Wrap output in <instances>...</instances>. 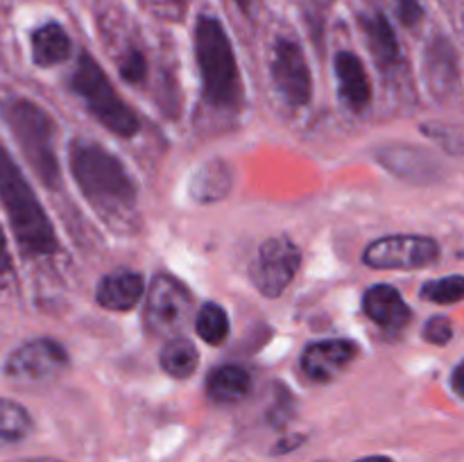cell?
Instances as JSON below:
<instances>
[{
  "label": "cell",
  "instance_id": "26",
  "mask_svg": "<svg viewBox=\"0 0 464 462\" xmlns=\"http://www.w3.org/2000/svg\"><path fill=\"white\" fill-rule=\"evenodd\" d=\"M145 75H148V62L140 50H130L127 57L121 63V77L130 84H143Z\"/></svg>",
  "mask_w": 464,
  "mask_h": 462
},
{
  "label": "cell",
  "instance_id": "30",
  "mask_svg": "<svg viewBox=\"0 0 464 462\" xmlns=\"http://www.w3.org/2000/svg\"><path fill=\"white\" fill-rule=\"evenodd\" d=\"M306 435H302V433H288V435H284V438L279 439V442L275 444V447H272V456H285V453H293V451H297L299 447H302L304 442H306Z\"/></svg>",
  "mask_w": 464,
  "mask_h": 462
},
{
  "label": "cell",
  "instance_id": "19",
  "mask_svg": "<svg viewBox=\"0 0 464 462\" xmlns=\"http://www.w3.org/2000/svg\"><path fill=\"white\" fill-rule=\"evenodd\" d=\"M252 392V376L247 370L238 365H220L208 374L207 394L213 403L231 406L247 399Z\"/></svg>",
  "mask_w": 464,
  "mask_h": 462
},
{
  "label": "cell",
  "instance_id": "25",
  "mask_svg": "<svg viewBox=\"0 0 464 462\" xmlns=\"http://www.w3.org/2000/svg\"><path fill=\"white\" fill-rule=\"evenodd\" d=\"M426 136L440 140L451 152H460L464 149V130L462 127H444V125H424L421 127Z\"/></svg>",
  "mask_w": 464,
  "mask_h": 462
},
{
  "label": "cell",
  "instance_id": "12",
  "mask_svg": "<svg viewBox=\"0 0 464 462\" xmlns=\"http://www.w3.org/2000/svg\"><path fill=\"white\" fill-rule=\"evenodd\" d=\"M362 311L365 315L388 333H399L412 320V311L394 285L374 284L362 294Z\"/></svg>",
  "mask_w": 464,
  "mask_h": 462
},
{
  "label": "cell",
  "instance_id": "14",
  "mask_svg": "<svg viewBox=\"0 0 464 462\" xmlns=\"http://www.w3.org/2000/svg\"><path fill=\"white\" fill-rule=\"evenodd\" d=\"M335 77H338V95L344 107L353 113L367 111L372 104V82L362 66L361 57L349 50L335 54Z\"/></svg>",
  "mask_w": 464,
  "mask_h": 462
},
{
  "label": "cell",
  "instance_id": "31",
  "mask_svg": "<svg viewBox=\"0 0 464 462\" xmlns=\"http://www.w3.org/2000/svg\"><path fill=\"white\" fill-rule=\"evenodd\" d=\"M12 265H14L12 254H9V245H7V238H5L3 225H0V284H3L9 274H12V270H14Z\"/></svg>",
  "mask_w": 464,
  "mask_h": 462
},
{
  "label": "cell",
  "instance_id": "8",
  "mask_svg": "<svg viewBox=\"0 0 464 462\" xmlns=\"http://www.w3.org/2000/svg\"><path fill=\"white\" fill-rule=\"evenodd\" d=\"M66 347L53 338H32L18 344L5 361L7 379L18 383H48L68 367Z\"/></svg>",
  "mask_w": 464,
  "mask_h": 462
},
{
  "label": "cell",
  "instance_id": "9",
  "mask_svg": "<svg viewBox=\"0 0 464 462\" xmlns=\"http://www.w3.org/2000/svg\"><path fill=\"white\" fill-rule=\"evenodd\" d=\"M438 258L440 245L426 236H385L362 254V263L372 270H421Z\"/></svg>",
  "mask_w": 464,
  "mask_h": 462
},
{
  "label": "cell",
  "instance_id": "32",
  "mask_svg": "<svg viewBox=\"0 0 464 462\" xmlns=\"http://www.w3.org/2000/svg\"><path fill=\"white\" fill-rule=\"evenodd\" d=\"M451 388H453V392L458 394V397L464 399V361L456 367V370H453Z\"/></svg>",
  "mask_w": 464,
  "mask_h": 462
},
{
  "label": "cell",
  "instance_id": "15",
  "mask_svg": "<svg viewBox=\"0 0 464 462\" xmlns=\"http://www.w3.org/2000/svg\"><path fill=\"white\" fill-rule=\"evenodd\" d=\"M145 281L139 272L127 270V267H118V270L109 272L100 279L98 290H95V299L102 308L113 313L131 311L136 303L143 299Z\"/></svg>",
  "mask_w": 464,
  "mask_h": 462
},
{
  "label": "cell",
  "instance_id": "18",
  "mask_svg": "<svg viewBox=\"0 0 464 462\" xmlns=\"http://www.w3.org/2000/svg\"><path fill=\"white\" fill-rule=\"evenodd\" d=\"M32 62L39 68H53L68 62L72 53V41L63 25L57 21H48L36 27L30 36Z\"/></svg>",
  "mask_w": 464,
  "mask_h": 462
},
{
  "label": "cell",
  "instance_id": "3",
  "mask_svg": "<svg viewBox=\"0 0 464 462\" xmlns=\"http://www.w3.org/2000/svg\"><path fill=\"white\" fill-rule=\"evenodd\" d=\"M193 48L204 102L216 111H238L245 98L243 77L225 25L213 16H199L195 23Z\"/></svg>",
  "mask_w": 464,
  "mask_h": 462
},
{
  "label": "cell",
  "instance_id": "4",
  "mask_svg": "<svg viewBox=\"0 0 464 462\" xmlns=\"http://www.w3.org/2000/svg\"><path fill=\"white\" fill-rule=\"evenodd\" d=\"M5 120L34 175L48 188H54L59 184V159L54 148L57 125L53 116L34 100L16 98L5 109Z\"/></svg>",
  "mask_w": 464,
  "mask_h": 462
},
{
  "label": "cell",
  "instance_id": "11",
  "mask_svg": "<svg viewBox=\"0 0 464 462\" xmlns=\"http://www.w3.org/2000/svg\"><path fill=\"white\" fill-rule=\"evenodd\" d=\"M358 356V344L352 340L334 338L308 344L302 351V371L313 383H329L338 379Z\"/></svg>",
  "mask_w": 464,
  "mask_h": 462
},
{
  "label": "cell",
  "instance_id": "10",
  "mask_svg": "<svg viewBox=\"0 0 464 462\" xmlns=\"http://www.w3.org/2000/svg\"><path fill=\"white\" fill-rule=\"evenodd\" d=\"M302 267V249L285 236L266 240L258 249L252 279L266 297H281Z\"/></svg>",
  "mask_w": 464,
  "mask_h": 462
},
{
  "label": "cell",
  "instance_id": "24",
  "mask_svg": "<svg viewBox=\"0 0 464 462\" xmlns=\"http://www.w3.org/2000/svg\"><path fill=\"white\" fill-rule=\"evenodd\" d=\"M420 297L430 303H440V306L464 302V276L451 274L442 276V279L426 281L420 290Z\"/></svg>",
  "mask_w": 464,
  "mask_h": 462
},
{
  "label": "cell",
  "instance_id": "13",
  "mask_svg": "<svg viewBox=\"0 0 464 462\" xmlns=\"http://www.w3.org/2000/svg\"><path fill=\"white\" fill-rule=\"evenodd\" d=\"M424 75L430 95L440 102H449L458 93L460 71L453 45L447 39H438L429 45L424 59Z\"/></svg>",
  "mask_w": 464,
  "mask_h": 462
},
{
  "label": "cell",
  "instance_id": "35",
  "mask_svg": "<svg viewBox=\"0 0 464 462\" xmlns=\"http://www.w3.org/2000/svg\"><path fill=\"white\" fill-rule=\"evenodd\" d=\"M356 462H394V460L388 456H367V457H361V460H356Z\"/></svg>",
  "mask_w": 464,
  "mask_h": 462
},
{
  "label": "cell",
  "instance_id": "6",
  "mask_svg": "<svg viewBox=\"0 0 464 462\" xmlns=\"http://www.w3.org/2000/svg\"><path fill=\"white\" fill-rule=\"evenodd\" d=\"M193 315V297L179 279L157 274L145 293L143 322L152 335L170 340L179 335Z\"/></svg>",
  "mask_w": 464,
  "mask_h": 462
},
{
  "label": "cell",
  "instance_id": "33",
  "mask_svg": "<svg viewBox=\"0 0 464 462\" xmlns=\"http://www.w3.org/2000/svg\"><path fill=\"white\" fill-rule=\"evenodd\" d=\"M231 3H234L238 9H243L245 14H249V12H254V7L258 5V0H231Z\"/></svg>",
  "mask_w": 464,
  "mask_h": 462
},
{
  "label": "cell",
  "instance_id": "1",
  "mask_svg": "<svg viewBox=\"0 0 464 462\" xmlns=\"http://www.w3.org/2000/svg\"><path fill=\"white\" fill-rule=\"evenodd\" d=\"M68 166L80 193L107 225L116 229L136 225L139 190L116 154L95 140L75 139L68 148Z\"/></svg>",
  "mask_w": 464,
  "mask_h": 462
},
{
  "label": "cell",
  "instance_id": "16",
  "mask_svg": "<svg viewBox=\"0 0 464 462\" xmlns=\"http://www.w3.org/2000/svg\"><path fill=\"white\" fill-rule=\"evenodd\" d=\"M358 23H361L367 48H370L374 62L383 71L399 66L401 63V43H399L397 32H394L388 16L383 12H367L358 18Z\"/></svg>",
  "mask_w": 464,
  "mask_h": 462
},
{
  "label": "cell",
  "instance_id": "27",
  "mask_svg": "<svg viewBox=\"0 0 464 462\" xmlns=\"http://www.w3.org/2000/svg\"><path fill=\"white\" fill-rule=\"evenodd\" d=\"M421 335H424L426 342L438 344V347H444V344L451 342L453 326H451V322H449V317L435 315V317H430L429 322H426L424 329H421Z\"/></svg>",
  "mask_w": 464,
  "mask_h": 462
},
{
  "label": "cell",
  "instance_id": "17",
  "mask_svg": "<svg viewBox=\"0 0 464 462\" xmlns=\"http://www.w3.org/2000/svg\"><path fill=\"white\" fill-rule=\"evenodd\" d=\"M376 161L397 175L399 179L408 181H430L435 177V161L420 148L412 145H385L376 154Z\"/></svg>",
  "mask_w": 464,
  "mask_h": 462
},
{
  "label": "cell",
  "instance_id": "20",
  "mask_svg": "<svg viewBox=\"0 0 464 462\" xmlns=\"http://www.w3.org/2000/svg\"><path fill=\"white\" fill-rule=\"evenodd\" d=\"M234 186L231 168L222 159H211L198 168L195 177L190 179V195L199 204H213L225 199Z\"/></svg>",
  "mask_w": 464,
  "mask_h": 462
},
{
  "label": "cell",
  "instance_id": "36",
  "mask_svg": "<svg viewBox=\"0 0 464 462\" xmlns=\"http://www.w3.org/2000/svg\"><path fill=\"white\" fill-rule=\"evenodd\" d=\"M172 3H184V0H172Z\"/></svg>",
  "mask_w": 464,
  "mask_h": 462
},
{
  "label": "cell",
  "instance_id": "21",
  "mask_svg": "<svg viewBox=\"0 0 464 462\" xmlns=\"http://www.w3.org/2000/svg\"><path fill=\"white\" fill-rule=\"evenodd\" d=\"M159 365L172 379H188V376L195 374L199 365L198 347L186 335H175V338L166 340V344L161 347Z\"/></svg>",
  "mask_w": 464,
  "mask_h": 462
},
{
  "label": "cell",
  "instance_id": "5",
  "mask_svg": "<svg viewBox=\"0 0 464 462\" xmlns=\"http://www.w3.org/2000/svg\"><path fill=\"white\" fill-rule=\"evenodd\" d=\"M68 86L104 130L122 139H134L140 131L134 109L118 95L109 77L104 75L102 66L89 53L80 54Z\"/></svg>",
  "mask_w": 464,
  "mask_h": 462
},
{
  "label": "cell",
  "instance_id": "22",
  "mask_svg": "<svg viewBox=\"0 0 464 462\" xmlns=\"http://www.w3.org/2000/svg\"><path fill=\"white\" fill-rule=\"evenodd\" d=\"M32 417L25 406L7 397H0V444L23 442L32 433Z\"/></svg>",
  "mask_w": 464,
  "mask_h": 462
},
{
  "label": "cell",
  "instance_id": "28",
  "mask_svg": "<svg viewBox=\"0 0 464 462\" xmlns=\"http://www.w3.org/2000/svg\"><path fill=\"white\" fill-rule=\"evenodd\" d=\"M267 419L275 426H284L293 419V397H290L288 390L279 388V392L275 394V403L267 410Z\"/></svg>",
  "mask_w": 464,
  "mask_h": 462
},
{
  "label": "cell",
  "instance_id": "29",
  "mask_svg": "<svg viewBox=\"0 0 464 462\" xmlns=\"http://www.w3.org/2000/svg\"><path fill=\"white\" fill-rule=\"evenodd\" d=\"M394 12H397V18L406 27L420 25L421 18H424V7H421L420 0H392Z\"/></svg>",
  "mask_w": 464,
  "mask_h": 462
},
{
  "label": "cell",
  "instance_id": "2",
  "mask_svg": "<svg viewBox=\"0 0 464 462\" xmlns=\"http://www.w3.org/2000/svg\"><path fill=\"white\" fill-rule=\"evenodd\" d=\"M0 204L7 213L18 249L25 256H54L59 252V238L44 204L25 179L12 154L0 145Z\"/></svg>",
  "mask_w": 464,
  "mask_h": 462
},
{
  "label": "cell",
  "instance_id": "23",
  "mask_svg": "<svg viewBox=\"0 0 464 462\" xmlns=\"http://www.w3.org/2000/svg\"><path fill=\"white\" fill-rule=\"evenodd\" d=\"M193 326L207 344H222L229 338V315L218 302H204L195 313Z\"/></svg>",
  "mask_w": 464,
  "mask_h": 462
},
{
  "label": "cell",
  "instance_id": "34",
  "mask_svg": "<svg viewBox=\"0 0 464 462\" xmlns=\"http://www.w3.org/2000/svg\"><path fill=\"white\" fill-rule=\"evenodd\" d=\"M9 462H62L57 457H21V460H9Z\"/></svg>",
  "mask_w": 464,
  "mask_h": 462
},
{
  "label": "cell",
  "instance_id": "7",
  "mask_svg": "<svg viewBox=\"0 0 464 462\" xmlns=\"http://www.w3.org/2000/svg\"><path fill=\"white\" fill-rule=\"evenodd\" d=\"M270 80L275 91L293 109L308 107L313 100V75L302 45L295 39L281 36L275 41L270 54Z\"/></svg>",
  "mask_w": 464,
  "mask_h": 462
}]
</instances>
